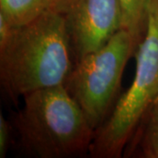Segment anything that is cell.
Segmentation results:
<instances>
[{"label": "cell", "mask_w": 158, "mask_h": 158, "mask_svg": "<svg viewBox=\"0 0 158 158\" xmlns=\"http://www.w3.org/2000/svg\"><path fill=\"white\" fill-rule=\"evenodd\" d=\"M73 56L65 18L51 10L15 26L0 40V81L12 101L29 92L65 85Z\"/></svg>", "instance_id": "cell-1"}, {"label": "cell", "mask_w": 158, "mask_h": 158, "mask_svg": "<svg viewBox=\"0 0 158 158\" xmlns=\"http://www.w3.org/2000/svg\"><path fill=\"white\" fill-rule=\"evenodd\" d=\"M23 100L11 125L24 154L67 158L89 153L94 130L65 85L29 92Z\"/></svg>", "instance_id": "cell-2"}, {"label": "cell", "mask_w": 158, "mask_h": 158, "mask_svg": "<svg viewBox=\"0 0 158 158\" xmlns=\"http://www.w3.org/2000/svg\"><path fill=\"white\" fill-rule=\"evenodd\" d=\"M136 67L130 87L118 98L107 119L95 130L88 155L119 158L158 98V0L148 7L144 35L135 52Z\"/></svg>", "instance_id": "cell-3"}, {"label": "cell", "mask_w": 158, "mask_h": 158, "mask_svg": "<svg viewBox=\"0 0 158 158\" xmlns=\"http://www.w3.org/2000/svg\"><path fill=\"white\" fill-rule=\"evenodd\" d=\"M139 44L130 31L121 28L100 48L74 63L65 86L94 132L115 106L125 67Z\"/></svg>", "instance_id": "cell-4"}, {"label": "cell", "mask_w": 158, "mask_h": 158, "mask_svg": "<svg viewBox=\"0 0 158 158\" xmlns=\"http://www.w3.org/2000/svg\"><path fill=\"white\" fill-rule=\"evenodd\" d=\"M75 62L105 45L122 28L118 0H61Z\"/></svg>", "instance_id": "cell-5"}, {"label": "cell", "mask_w": 158, "mask_h": 158, "mask_svg": "<svg viewBox=\"0 0 158 158\" xmlns=\"http://www.w3.org/2000/svg\"><path fill=\"white\" fill-rule=\"evenodd\" d=\"M130 142H133L134 146L126 148L124 155L131 156L135 154V156L140 157L158 158V98L148 111Z\"/></svg>", "instance_id": "cell-6"}, {"label": "cell", "mask_w": 158, "mask_h": 158, "mask_svg": "<svg viewBox=\"0 0 158 158\" xmlns=\"http://www.w3.org/2000/svg\"><path fill=\"white\" fill-rule=\"evenodd\" d=\"M61 0H0V13L15 26L31 22L51 10Z\"/></svg>", "instance_id": "cell-7"}, {"label": "cell", "mask_w": 158, "mask_h": 158, "mask_svg": "<svg viewBox=\"0 0 158 158\" xmlns=\"http://www.w3.org/2000/svg\"><path fill=\"white\" fill-rule=\"evenodd\" d=\"M151 1L118 0L122 15V28L130 31L139 42L144 35L148 11Z\"/></svg>", "instance_id": "cell-8"}, {"label": "cell", "mask_w": 158, "mask_h": 158, "mask_svg": "<svg viewBox=\"0 0 158 158\" xmlns=\"http://www.w3.org/2000/svg\"><path fill=\"white\" fill-rule=\"evenodd\" d=\"M12 125L0 113V158H5L9 148Z\"/></svg>", "instance_id": "cell-9"}]
</instances>
